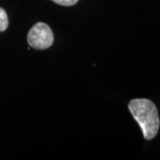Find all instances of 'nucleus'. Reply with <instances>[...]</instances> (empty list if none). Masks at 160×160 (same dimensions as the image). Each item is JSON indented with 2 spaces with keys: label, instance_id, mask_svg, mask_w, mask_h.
Returning <instances> with one entry per match:
<instances>
[{
  "label": "nucleus",
  "instance_id": "f257e3e1",
  "mask_svg": "<svg viewBox=\"0 0 160 160\" xmlns=\"http://www.w3.org/2000/svg\"><path fill=\"white\" fill-rule=\"evenodd\" d=\"M132 118L139 124L146 140H152L159 129V117L154 103L148 99H133L128 104Z\"/></svg>",
  "mask_w": 160,
  "mask_h": 160
},
{
  "label": "nucleus",
  "instance_id": "7ed1b4c3",
  "mask_svg": "<svg viewBox=\"0 0 160 160\" xmlns=\"http://www.w3.org/2000/svg\"><path fill=\"white\" fill-rule=\"evenodd\" d=\"M8 25H9V21H8L7 13L5 11V9L0 7V32L6 30V29L8 28Z\"/></svg>",
  "mask_w": 160,
  "mask_h": 160
},
{
  "label": "nucleus",
  "instance_id": "20e7f679",
  "mask_svg": "<svg viewBox=\"0 0 160 160\" xmlns=\"http://www.w3.org/2000/svg\"><path fill=\"white\" fill-rule=\"evenodd\" d=\"M52 1L56 3L58 5H60V6H70L76 5L78 0H52Z\"/></svg>",
  "mask_w": 160,
  "mask_h": 160
},
{
  "label": "nucleus",
  "instance_id": "f03ea898",
  "mask_svg": "<svg viewBox=\"0 0 160 160\" xmlns=\"http://www.w3.org/2000/svg\"><path fill=\"white\" fill-rule=\"evenodd\" d=\"M27 39L30 47L37 50H45L52 45L54 38L49 25L38 22L29 29Z\"/></svg>",
  "mask_w": 160,
  "mask_h": 160
}]
</instances>
